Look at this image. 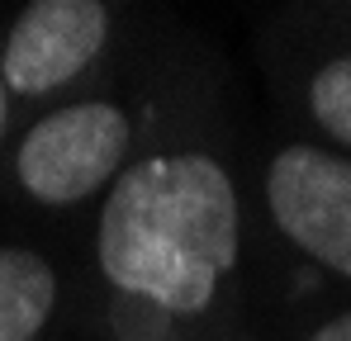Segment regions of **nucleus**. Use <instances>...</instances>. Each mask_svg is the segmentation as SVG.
I'll return each mask as SVG.
<instances>
[{"label":"nucleus","instance_id":"nucleus-4","mask_svg":"<svg viewBox=\"0 0 351 341\" xmlns=\"http://www.w3.org/2000/svg\"><path fill=\"white\" fill-rule=\"evenodd\" d=\"M110 38V10L100 0H34L10 24L0 81L10 95H48L76 81Z\"/></svg>","mask_w":351,"mask_h":341},{"label":"nucleus","instance_id":"nucleus-8","mask_svg":"<svg viewBox=\"0 0 351 341\" xmlns=\"http://www.w3.org/2000/svg\"><path fill=\"white\" fill-rule=\"evenodd\" d=\"M5 118H10V90H5V81H0V133H5Z\"/></svg>","mask_w":351,"mask_h":341},{"label":"nucleus","instance_id":"nucleus-1","mask_svg":"<svg viewBox=\"0 0 351 341\" xmlns=\"http://www.w3.org/2000/svg\"><path fill=\"white\" fill-rule=\"evenodd\" d=\"M242 214L228 170L204 152L119 170L95 227V256L119 294L195 318L237 266Z\"/></svg>","mask_w":351,"mask_h":341},{"label":"nucleus","instance_id":"nucleus-3","mask_svg":"<svg viewBox=\"0 0 351 341\" xmlns=\"http://www.w3.org/2000/svg\"><path fill=\"white\" fill-rule=\"evenodd\" d=\"M266 209L304 256L351 280V162L294 142L266 170Z\"/></svg>","mask_w":351,"mask_h":341},{"label":"nucleus","instance_id":"nucleus-7","mask_svg":"<svg viewBox=\"0 0 351 341\" xmlns=\"http://www.w3.org/2000/svg\"><path fill=\"white\" fill-rule=\"evenodd\" d=\"M313 341H351V313L332 318V323H323V327L313 332Z\"/></svg>","mask_w":351,"mask_h":341},{"label":"nucleus","instance_id":"nucleus-2","mask_svg":"<svg viewBox=\"0 0 351 341\" xmlns=\"http://www.w3.org/2000/svg\"><path fill=\"white\" fill-rule=\"evenodd\" d=\"M128 142H133V123L119 105L110 100L62 105L24 133L14 152V180L38 204L66 209L100 194V185L119 180Z\"/></svg>","mask_w":351,"mask_h":341},{"label":"nucleus","instance_id":"nucleus-5","mask_svg":"<svg viewBox=\"0 0 351 341\" xmlns=\"http://www.w3.org/2000/svg\"><path fill=\"white\" fill-rule=\"evenodd\" d=\"M58 308V275L29 247H0V341H34Z\"/></svg>","mask_w":351,"mask_h":341},{"label":"nucleus","instance_id":"nucleus-6","mask_svg":"<svg viewBox=\"0 0 351 341\" xmlns=\"http://www.w3.org/2000/svg\"><path fill=\"white\" fill-rule=\"evenodd\" d=\"M308 105H313V118L351 147V57H332L313 86H308Z\"/></svg>","mask_w":351,"mask_h":341}]
</instances>
